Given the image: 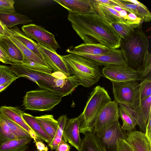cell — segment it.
Segmentation results:
<instances>
[{
  "label": "cell",
  "instance_id": "obj_18",
  "mask_svg": "<svg viewBox=\"0 0 151 151\" xmlns=\"http://www.w3.org/2000/svg\"><path fill=\"white\" fill-rule=\"evenodd\" d=\"M79 85H80V83L75 76L60 78L55 77L53 84V90L63 97L70 94Z\"/></svg>",
  "mask_w": 151,
  "mask_h": 151
},
{
  "label": "cell",
  "instance_id": "obj_38",
  "mask_svg": "<svg viewBox=\"0 0 151 151\" xmlns=\"http://www.w3.org/2000/svg\"><path fill=\"white\" fill-rule=\"evenodd\" d=\"M13 0H0V12L9 13L16 12Z\"/></svg>",
  "mask_w": 151,
  "mask_h": 151
},
{
  "label": "cell",
  "instance_id": "obj_34",
  "mask_svg": "<svg viewBox=\"0 0 151 151\" xmlns=\"http://www.w3.org/2000/svg\"><path fill=\"white\" fill-rule=\"evenodd\" d=\"M121 38L125 39L130 36L135 29L138 27L122 23H115L111 24Z\"/></svg>",
  "mask_w": 151,
  "mask_h": 151
},
{
  "label": "cell",
  "instance_id": "obj_14",
  "mask_svg": "<svg viewBox=\"0 0 151 151\" xmlns=\"http://www.w3.org/2000/svg\"><path fill=\"white\" fill-rule=\"evenodd\" d=\"M81 113L77 117L68 119L64 127L63 135L66 140L78 151H80L82 140L80 136L79 127Z\"/></svg>",
  "mask_w": 151,
  "mask_h": 151
},
{
  "label": "cell",
  "instance_id": "obj_51",
  "mask_svg": "<svg viewBox=\"0 0 151 151\" xmlns=\"http://www.w3.org/2000/svg\"><path fill=\"white\" fill-rule=\"evenodd\" d=\"M39 151V150H35V151Z\"/></svg>",
  "mask_w": 151,
  "mask_h": 151
},
{
  "label": "cell",
  "instance_id": "obj_8",
  "mask_svg": "<svg viewBox=\"0 0 151 151\" xmlns=\"http://www.w3.org/2000/svg\"><path fill=\"white\" fill-rule=\"evenodd\" d=\"M111 82L114 100L134 109L137 104L139 83L137 81Z\"/></svg>",
  "mask_w": 151,
  "mask_h": 151
},
{
  "label": "cell",
  "instance_id": "obj_23",
  "mask_svg": "<svg viewBox=\"0 0 151 151\" xmlns=\"http://www.w3.org/2000/svg\"><path fill=\"white\" fill-rule=\"evenodd\" d=\"M7 31L11 36L17 40L24 46L45 61L37 46V42L28 37L18 27H16L14 28L10 29L7 28Z\"/></svg>",
  "mask_w": 151,
  "mask_h": 151
},
{
  "label": "cell",
  "instance_id": "obj_48",
  "mask_svg": "<svg viewBox=\"0 0 151 151\" xmlns=\"http://www.w3.org/2000/svg\"><path fill=\"white\" fill-rule=\"evenodd\" d=\"M7 28L0 21V31L3 33L6 36L7 33Z\"/></svg>",
  "mask_w": 151,
  "mask_h": 151
},
{
  "label": "cell",
  "instance_id": "obj_33",
  "mask_svg": "<svg viewBox=\"0 0 151 151\" xmlns=\"http://www.w3.org/2000/svg\"><path fill=\"white\" fill-rule=\"evenodd\" d=\"M18 139L8 124L0 117V146L9 141Z\"/></svg>",
  "mask_w": 151,
  "mask_h": 151
},
{
  "label": "cell",
  "instance_id": "obj_26",
  "mask_svg": "<svg viewBox=\"0 0 151 151\" xmlns=\"http://www.w3.org/2000/svg\"><path fill=\"white\" fill-rule=\"evenodd\" d=\"M111 49L100 44H82L72 48L68 49L67 52L70 53H81L93 55H100L109 52Z\"/></svg>",
  "mask_w": 151,
  "mask_h": 151
},
{
  "label": "cell",
  "instance_id": "obj_43",
  "mask_svg": "<svg viewBox=\"0 0 151 151\" xmlns=\"http://www.w3.org/2000/svg\"><path fill=\"white\" fill-rule=\"evenodd\" d=\"M0 61L6 64H9L11 65L12 63L0 46Z\"/></svg>",
  "mask_w": 151,
  "mask_h": 151
},
{
  "label": "cell",
  "instance_id": "obj_1",
  "mask_svg": "<svg viewBox=\"0 0 151 151\" xmlns=\"http://www.w3.org/2000/svg\"><path fill=\"white\" fill-rule=\"evenodd\" d=\"M68 19L84 44H100L111 50L118 49L121 38L114 28L95 11L85 14L69 13Z\"/></svg>",
  "mask_w": 151,
  "mask_h": 151
},
{
  "label": "cell",
  "instance_id": "obj_45",
  "mask_svg": "<svg viewBox=\"0 0 151 151\" xmlns=\"http://www.w3.org/2000/svg\"><path fill=\"white\" fill-rule=\"evenodd\" d=\"M37 150L39 151H48V149L47 146L40 140L35 142Z\"/></svg>",
  "mask_w": 151,
  "mask_h": 151
},
{
  "label": "cell",
  "instance_id": "obj_20",
  "mask_svg": "<svg viewBox=\"0 0 151 151\" xmlns=\"http://www.w3.org/2000/svg\"><path fill=\"white\" fill-rule=\"evenodd\" d=\"M125 140L135 151H151V142L145 133L135 130L127 132Z\"/></svg>",
  "mask_w": 151,
  "mask_h": 151
},
{
  "label": "cell",
  "instance_id": "obj_46",
  "mask_svg": "<svg viewBox=\"0 0 151 151\" xmlns=\"http://www.w3.org/2000/svg\"><path fill=\"white\" fill-rule=\"evenodd\" d=\"M123 1L126 2L138 5L140 6L145 7L146 6L145 5L142 3L136 0H123Z\"/></svg>",
  "mask_w": 151,
  "mask_h": 151
},
{
  "label": "cell",
  "instance_id": "obj_35",
  "mask_svg": "<svg viewBox=\"0 0 151 151\" xmlns=\"http://www.w3.org/2000/svg\"><path fill=\"white\" fill-rule=\"evenodd\" d=\"M18 78L12 71L10 67L0 65V85Z\"/></svg>",
  "mask_w": 151,
  "mask_h": 151
},
{
  "label": "cell",
  "instance_id": "obj_47",
  "mask_svg": "<svg viewBox=\"0 0 151 151\" xmlns=\"http://www.w3.org/2000/svg\"><path fill=\"white\" fill-rule=\"evenodd\" d=\"M14 81L12 80L4 84L0 85V92L5 89L9 86Z\"/></svg>",
  "mask_w": 151,
  "mask_h": 151
},
{
  "label": "cell",
  "instance_id": "obj_29",
  "mask_svg": "<svg viewBox=\"0 0 151 151\" xmlns=\"http://www.w3.org/2000/svg\"><path fill=\"white\" fill-rule=\"evenodd\" d=\"M32 139L27 137L9 141L0 146V151H25Z\"/></svg>",
  "mask_w": 151,
  "mask_h": 151
},
{
  "label": "cell",
  "instance_id": "obj_12",
  "mask_svg": "<svg viewBox=\"0 0 151 151\" xmlns=\"http://www.w3.org/2000/svg\"><path fill=\"white\" fill-rule=\"evenodd\" d=\"M83 56L99 66H104L113 65H126L121 50L119 49L111 50L108 53L100 55L73 53Z\"/></svg>",
  "mask_w": 151,
  "mask_h": 151
},
{
  "label": "cell",
  "instance_id": "obj_25",
  "mask_svg": "<svg viewBox=\"0 0 151 151\" xmlns=\"http://www.w3.org/2000/svg\"><path fill=\"white\" fill-rule=\"evenodd\" d=\"M0 21L9 29L17 25L28 24L32 21L27 16L14 12H0Z\"/></svg>",
  "mask_w": 151,
  "mask_h": 151
},
{
  "label": "cell",
  "instance_id": "obj_16",
  "mask_svg": "<svg viewBox=\"0 0 151 151\" xmlns=\"http://www.w3.org/2000/svg\"><path fill=\"white\" fill-rule=\"evenodd\" d=\"M24 113L17 107L3 106L0 107V114L24 128L30 134L35 142L40 140L24 120L22 116Z\"/></svg>",
  "mask_w": 151,
  "mask_h": 151
},
{
  "label": "cell",
  "instance_id": "obj_4",
  "mask_svg": "<svg viewBox=\"0 0 151 151\" xmlns=\"http://www.w3.org/2000/svg\"><path fill=\"white\" fill-rule=\"evenodd\" d=\"M111 101L108 93L104 87L98 85L93 88L81 113L80 133H93V124L97 117L103 107Z\"/></svg>",
  "mask_w": 151,
  "mask_h": 151
},
{
  "label": "cell",
  "instance_id": "obj_30",
  "mask_svg": "<svg viewBox=\"0 0 151 151\" xmlns=\"http://www.w3.org/2000/svg\"><path fill=\"white\" fill-rule=\"evenodd\" d=\"M80 151H104L93 133L84 134Z\"/></svg>",
  "mask_w": 151,
  "mask_h": 151
},
{
  "label": "cell",
  "instance_id": "obj_13",
  "mask_svg": "<svg viewBox=\"0 0 151 151\" xmlns=\"http://www.w3.org/2000/svg\"><path fill=\"white\" fill-rule=\"evenodd\" d=\"M37 46L47 64L54 72H60L66 77L71 76L61 55L46 48L37 42Z\"/></svg>",
  "mask_w": 151,
  "mask_h": 151
},
{
  "label": "cell",
  "instance_id": "obj_42",
  "mask_svg": "<svg viewBox=\"0 0 151 151\" xmlns=\"http://www.w3.org/2000/svg\"><path fill=\"white\" fill-rule=\"evenodd\" d=\"M70 146L66 142L62 141L55 149L56 151H70Z\"/></svg>",
  "mask_w": 151,
  "mask_h": 151
},
{
  "label": "cell",
  "instance_id": "obj_41",
  "mask_svg": "<svg viewBox=\"0 0 151 151\" xmlns=\"http://www.w3.org/2000/svg\"><path fill=\"white\" fill-rule=\"evenodd\" d=\"M129 19L134 23L138 24H142L143 21L136 14L133 13H129L128 14Z\"/></svg>",
  "mask_w": 151,
  "mask_h": 151
},
{
  "label": "cell",
  "instance_id": "obj_3",
  "mask_svg": "<svg viewBox=\"0 0 151 151\" xmlns=\"http://www.w3.org/2000/svg\"><path fill=\"white\" fill-rule=\"evenodd\" d=\"M149 47V40L142 29V25L136 28L129 37L121 38L120 47L126 63L138 71Z\"/></svg>",
  "mask_w": 151,
  "mask_h": 151
},
{
  "label": "cell",
  "instance_id": "obj_37",
  "mask_svg": "<svg viewBox=\"0 0 151 151\" xmlns=\"http://www.w3.org/2000/svg\"><path fill=\"white\" fill-rule=\"evenodd\" d=\"M68 119L66 115H63L60 116L57 120L58 125L55 136V137H59L62 139L66 142L67 141L63 136V133L66 123Z\"/></svg>",
  "mask_w": 151,
  "mask_h": 151
},
{
  "label": "cell",
  "instance_id": "obj_9",
  "mask_svg": "<svg viewBox=\"0 0 151 151\" xmlns=\"http://www.w3.org/2000/svg\"><path fill=\"white\" fill-rule=\"evenodd\" d=\"M103 76L111 82L141 81L140 73L128 64L113 65L104 66L101 71Z\"/></svg>",
  "mask_w": 151,
  "mask_h": 151
},
{
  "label": "cell",
  "instance_id": "obj_27",
  "mask_svg": "<svg viewBox=\"0 0 151 151\" xmlns=\"http://www.w3.org/2000/svg\"><path fill=\"white\" fill-rule=\"evenodd\" d=\"M45 132L52 139L55 137L58 127V123L53 116L45 114L35 117Z\"/></svg>",
  "mask_w": 151,
  "mask_h": 151
},
{
  "label": "cell",
  "instance_id": "obj_15",
  "mask_svg": "<svg viewBox=\"0 0 151 151\" xmlns=\"http://www.w3.org/2000/svg\"><path fill=\"white\" fill-rule=\"evenodd\" d=\"M93 7L98 16L110 24L118 23L132 25L122 17L118 12L106 4L96 2L93 0Z\"/></svg>",
  "mask_w": 151,
  "mask_h": 151
},
{
  "label": "cell",
  "instance_id": "obj_40",
  "mask_svg": "<svg viewBox=\"0 0 151 151\" xmlns=\"http://www.w3.org/2000/svg\"><path fill=\"white\" fill-rule=\"evenodd\" d=\"M62 141L65 142L62 139L60 138L55 137L51 142L48 144V146L52 150H55Z\"/></svg>",
  "mask_w": 151,
  "mask_h": 151
},
{
  "label": "cell",
  "instance_id": "obj_49",
  "mask_svg": "<svg viewBox=\"0 0 151 151\" xmlns=\"http://www.w3.org/2000/svg\"><path fill=\"white\" fill-rule=\"evenodd\" d=\"M106 5L108 6H109L113 9H114L115 10H116V11L117 12H120L121 11L123 10L122 9L121 7L119 6L116 5H111L107 4Z\"/></svg>",
  "mask_w": 151,
  "mask_h": 151
},
{
  "label": "cell",
  "instance_id": "obj_44",
  "mask_svg": "<svg viewBox=\"0 0 151 151\" xmlns=\"http://www.w3.org/2000/svg\"><path fill=\"white\" fill-rule=\"evenodd\" d=\"M151 116H150L146 127L145 134L148 140L151 142Z\"/></svg>",
  "mask_w": 151,
  "mask_h": 151
},
{
  "label": "cell",
  "instance_id": "obj_6",
  "mask_svg": "<svg viewBox=\"0 0 151 151\" xmlns=\"http://www.w3.org/2000/svg\"><path fill=\"white\" fill-rule=\"evenodd\" d=\"M93 133L104 151H118L119 140L125 139L127 134L119 120L107 127L94 130Z\"/></svg>",
  "mask_w": 151,
  "mask_h": 151
},
{
  "label": "cell",
  "instance_id": "obj_10",
  "mask_svg": "<svg viewBox=\"0 0 151 151\" xmlns=\"http://www.w3.org/2000/svg\"><path fill=\"white\" fill-rule=\"evenodd\" d=\"M23 33L28 37L54 52L59 48L55 35L41 26L34 24L24 25L21 27Z\"/></svg>",
  "mask_w": 151,
  "mask_h": 151
},
{
  "label": "cell",
  "instance_id": "obj_36",
  "mask_svg": "<svg viewBox=\"0 0 151 151\" xmlns=\"http://www.w3.org/2000/svg\"><path fill=\"white\" fill-rule=\"evenodd\" d=\"M151 54L149 50L145 52L141 66L138 71L142 78L151 75Z\"/></svg>",
  "mask_w": 151,
  "mask_h": 151
},
{
  "label": "cell",
  "instance_id": "obj_5",
  "mask_svg": "<svg viewBox=\"0 0 151 151\" xmlns=\"http://www.w3.org/2000/svg\"><path fill=\"white\" fill-rule=\"evenodd\" d=\"M62 97L59 94L47 90H32L26 92L23 105L25 109L29 110L49 111L58 104Z\"/></svg>",
  "mask_w": 151,
  "mask_h": 151
},
{
  "label": "cell",
  "instance_id": "obj_11",
  "mask_svg": "<svg viewBox=\"0 0 151 151\" xmlns=\"http://www.w3.org/2000/svg\"><path fill=\"white\" fill-rule=\"evenodd\" d=\"M118 104L114 100L103 107L95 120L93 124L94 130L107 127L119 120V116Z\"/></svg>",
  "mask_w": 151,
  "mask_h": 151
},
{
  "label": "cell",
  "instance_id": "obj_39",
  "mask_svg": "<svg viewBox=\"0 0 151 151\" xmlns=\"http://www.w3.org/2000/svg\"><path fill=\"white\" fill-rule=\"evenodd\" d=\"M118 151H134V150L125 139H121L118 143Z\"/></svg>",
  "mask_w": 151,
  "mask_h": 151
},
{
  "label": "cell",
  "instance_id": "obj_31",
  "mask_svg": "<svg viewBox=\"0 0 151 151\" xmlns=\"http://www.w3.org/2000/svg\"><path fill=\"white\" fill-rule=\"evenodd\" d=\"M150 96H151V75L143 78L139 83L136 107L141 102Z\"/></svg>",
  "mask_w": 151,
  "mask_h": 151
},
{
  "label": "cell",
  "instance_id": "obj_17",
  "mask_svg": "<svg viewBox=\"0 0 151 151\" xmlns=\"http://www.w3.org/2000/svg\"><path fill=\"white\" fill-rule=\"evenodd\" d=\"M69 13L82 14L93 12V0H54Z\"/></svg>",
  "mask_w": 151,
  "mask_h": 151
},
{
  "label": "cell",
  "instance_id": "obj_24",
  "mask_svg": "<svg viewBox=\"0 0 151 151\" xmlns=\"http://www.w3.org/2000/svg\"><path fill=\"white\" fill-rule=\"evenodd\" d=\"M119 117L122 121V129L129 132L134 130L137 125L134 110L130 107L119 104Z\"/></svg>",
  "mask_w": 151,
  "mask_h": 151
},
{
  "label": "cell",
  "instance_id": "obj_19",
  "mask_svg": "<svg viewBox=\"0 0 151 151\" xmlns=\"http://www.w3.org/2000/svg\"><path fill=\"white\" fill-rule=\"evenodd\" d=\"M137 125L140 131L145 133L149 117L151 116V96L142 102L134 109Z\"/></svg>",
  "mask_w": 151,
  "mask_h": 151
},
{
  "label": "cell",
  "instance_id": "obj_50",
  "mask_svg": "<svg viewBox=\"0 0 151 151\" xmlns=\"http://www.w3.org/2000/svg\"><path fill=\"white\" fill-rule=\"evenodd\" d=\"M6 36V35L4 34L3 33L0 31V38Z\"/></svg>",
  "mask_w": 151,
  "mask_h": 151
},
{
  "label": "cell",
  "instance_id": "obj_28",
  "mask_svg": "<svg viewBox=\"0 0 151 151\" xmlns=\"http://www.w3.org/2000/svg\"><path fill=\"white\" fill-rule=\"evenodd\" d=\"M22 116L27 124L40 139L46 142L48 144L51 142L52 139L44 131L35 117L24 113Z\"/></svg>",
  "mask_w": 151,
  "mask_h": 151
},
{
  "label": "cell",
  "instance_id": "obj_32",
  "mask_svg": "<svg viewBox=\"0 0 151 151\" xmlns=\"http://www.w3.org/2000/svg\"><path fill=\"white\" fill-rule=\"evenodd\" d=\"M0 117L8 124L13 133L19 139L27 137L32 138L28 132L19 125L1 114Z\"/></svg>",
  "mask_w": 151,
  "mask_h": 151
},
{
  "label": "cell",
  "instance_id": "obj_52",
  "mask_svg": "<svg viewBox=\"0 0 151 151\" xmlns=\"http://www.w3.org/2000/svg\"><path fill=\"white\" fill-rule=\"evenodd\" d=\"M134 151H135L134 149Z\"/></svg>",
  "mask_w": 151,
  "mask_h": 151
},
{
  "label": "cell",
  "instance_id": "obj_2",
  "mask_svg": "<svg viewBox=\"0 0 151 151\" xmlns=\"http://www.w3.org/2000/svg\"><path fill=\"white\" fill-rule=\"evenodd\" d=\"M61 56L71 76L76 77L80 85L84 87L94 85L103 76L98 65L83 56L73 53Z\"/></svg>",
  "mask_w": 151,
  "mask_h": 151
},
{
  "label": "cell",
  "instance_id": "obj_7",
  "mask_svg": "<svg viewBox=\"0 0 151 151\" xmlns=\"http://www.w3.org/2000/svg\"><path fill=\"white\" fill-rule=\"evenodd\" d=\"M11 65L12 71L18 78H26L35 83L41 88L54 92L53 84L55 77L52 73H48L22 64L12 63Z\"/></svg>",
  "mask_w": 151,
  "mask_h": 151
},
{
  "label": "cell",
  "instance_id": "obj_21",
  "mask_svg": "<svg viewBox=\"0 0 151 151\" xmlns=\"http://www.w3.org/2000/svg\"><path fill=\"white\" fill-rule=\"evenodd\" d=\"M0 46L12 63H23L24 58L22 53L7 36L0 38Z\"/></svg>",
  "mask_w": 151,
  "mask_h": 151
},
{
  "label": "cell",
  "instance_id": "obj_22",
  "mask_svg": "<svg viewBox=\"0 0 151 151\" xmlns=\"http://www.w3.org/2000/svg\"><path fill=\"white\" fill-rule=\"evenodd\" d=\"M116 6L121 7L127 12V9H130L143 22H150L151 20V13L146 6L143 7L135 4L126 2L123 0H112Z\"/></svg>",
  "mask_w": 151,
  "mask_h": 151
}]
</instances>
